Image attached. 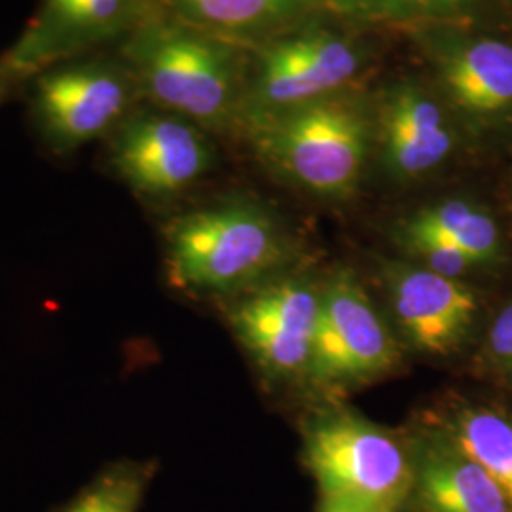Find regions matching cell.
Here are the masks:
<instances>
[{"instance_id": "obj_21", "label": "cell", "mask_w": 512, "mask_h": 512, "mask_svg": "<svg viewBox=\"0 0 512 512\" xmlns=\"http://www.w3.org/2000/svg\"><path fill=\"white\" fill-rule=\"evenodd\" d=\"M490 344L497 359L512 363V306L495 319L494 329L490 334Z\"/></svg>"}, {"instance_id": "obj_19", "label": "cell", "mask_w": 512, "mask_h": 512, "mask_svg": "<svg viewBox=\"0 0 512 512\" xmlns=\"http://www.w3.org/2000/svg\"><path fill=\"white\" fill-rule=\"evenodd\" d=\"M404 236L406 243L427 262V270L435 274L454 279L456 275L463 274L471 264H475L450 239L410 226L404 228Z\"/></svg>"}, {"instance_id": "obj_20", "label": "cell", "mask_w": 512, "mask_h": 512, "mask_svg": "<svg viewBox=\"0 0 512 512\" xmlns=\"http://www.w3.org/2000/svg\"><path fill=\"white\" fill-rule=\"evenodd\" d=\"M385 6L423 16H444L454 14L469 4V0H380Z\"/></svg>"}, {"instance_id": "obj_16", "label": "cell", "mask_w": 512, "mask_h": 512, "mask_svg": "<svg viewBox=\"0 0 512 512\" xmlns=\"http://www.w3.org/2000/svg\"><path fill=\"white\" fill-rule=\"evenodd\" d=\"M458 450L507 495L512 509V421L492 410H467L456 425Z\"/></svg>"}, {"instance_id": "obj_14", "label": "cell", "mask_w": 512, "mask_h": 512, "mask_svg": "<svg viewBox=\"0 0 512 512\" xmlns=\"http://www.w3.org/2000/svg\"><path fill=\"white\" fill-rule=\"evenodd\" d=\"M416 488L423 512H512L507 495L490 475L454 448L425 456Z\"/></svg>"}, {"instance_id": "obj_1", "label": "cell", "mask_w": 512, "mask_h": 512, "mask_svg": "<svg viewBox=\"0 0 512 512\" xmlns=\"http://www.w3.org/2000/svg\"><path fill=\"white\" fill-rule=\"evenodd\" d=\"M143 103L173 112L202 129L228 128L241 110V57L217 37L162 8L120 46Z\"/></svg>"}, {"instance_id": "obj_8", "label": "cell", "mask_w": 512, "mask_h": 512, "mask_svg": "<svg viewBox=\"0 0 512 512\" xmlns=\"http://www.w3.org/2000/svg\"><path fill=\"white\" fill-rule=\"evenodd\" d=\"M359 48L338 33L313 29L285 38L260 55L255 84V116L300 109L348 86L361 69Z\"/></svg>"}, {"instance_id": "obj_15", "label": "cell", "mask_w": 512, "mask_h": 512, "mask_svg": "<svg viewBox=\"0 0 512 512\" xmlns=\"http://www.w3.org/2000/svg\"><path fill=\"white\" fill-rule=\"evenodd\" d=\"M315 0H158L160 8L217 37L238 40L304 14Z\"/></svg>"}, {"instance_id": "obj_6", "label": "cell", "mask_w": 512, "mask_h": 512, "mask_svg": "<svg viewBox=\"0 0 512 512\" xmlns=\"http://www.w3.org/2000/svg\"><path fill=\"white\" fill-rule=\"evenodd\" d=\"M141 105L103 141L105 164L141 198L179 196L213 167V147L194 122Z\"/></svg>"}, {"instance_id": "obj_7", "label": "cell", "mask_w": 512, "mask_h": 512, "mask_svg": "<svg viewBox=\"0 0 512 512\" xmlns=\"http://www.w3.org/2000/svg\"><path fill=\"white\" fill-rule=\"evenodd\" d=\"M158 10V0H40L0 65L25 86L55 63L120 46Z\"/></svg>"}, {"instance_id": "obj_9", "label": "cell", "mask_w": 512, "mask_h": 512, "mask_svg": "<svg viewBox=\"0 0 512 512\" xmlns=\"http://www.w3.org/2000/svg\"><path fill=\"white\" fill-rule=\"evenodd\" d=\"M397 359L389 330L351 274L332 279L321 296L310 366L321 382H353L382 374Z\"/></svg>"}, {"instance_id": "obj_3", "label": "cell", "mask_w": 512, "mask_h": 512, "mask_svg": "<svg viewBox=\"0 0 512 512\" xmlns=\"http://www.w3.org/2000/svg\"><path fill=\"white\" fill-rule=\"evenodd\" d=\"M173 285L194 294L230 293L272 268L281 245L272 220L247 203L194 209L165 226Z\"/></svg>"}, {"instance_id": "obj_12", "label": "cell", "mask_w": 512, "mask_h": 512, "mask_svg": "<svg viewBox=\"0 0 512 512\" xmlns=\"http://www.w3.org/2000/svg\"><path fill=\"white\" fill-rule=\"evenodd\" d=\"M382 143L385 164L395 175L420 177L450 156L454 135L435 99L401 86L385 99Z\"/></svg>"}, {"instance_id": "obj_10", "label": "cell", "mask_w": 512, "mask_h": 512, "mask_svg": "<svg viewBox=\"0 0 512 512\" xmlns=\"http://www.w3.org/2000/svg\"><path fill=\"white\" fill-rule=\"evenodd\" d=\"M321 296L298 283H277L251 294L230 311L241 344L268 370L291 374L310 366Z\"/></svg>"}, {"instance_id": "obj_11", "label": "cell", "mask_w": 512, "mask_h": 512, "mask_svg": "<svg viewBox=\"0 0 512 512\" xmlns=\"http://www.w3.org/2000/svg\"><path fill=\"white\" fill-rule=\"evenodd\" d=\"M389 294L406 334L429 353H448L454 348L476 311L469 289L427 268H393Z\"/></svg>"}, {"instance_id": "obj_5", "label": "cell", "mask_w": 512, "mask_h": 512, "mask_svg": "<svg viewBox=\"0 0 512 512\" xmlns=\"http://www.w3.org/2000/svg\"><path fill=\"white\" fill-rule=\"evenodd\" d=\"M306 465L321 494L372 512L399 511L414 484L410 461L397 439L353 416H332L311 427Z\"/></svg>"}, {"instance_id": "obj_18", "label": "cell", "mask_w": 512, "mask_h": 512, "mask_svg": "<svg viewBox=\"0 0 512 512\" xmlns=\"http://www.w3.org/2000/svg\"><path fill=\"white\" fill-rule=\"evenodd\" d=\"M406 226L450 239L473 262L490 260L497 251V226L484 211L452 200L423 209Z\"/></svg>"}, {"instance_id": "obj_22", "label": "cell", "mask_w": 512, "mask_h": 512, "mask_svg": "<svg viewBox=\"0 0 512 512\" xmlns=\"http://www.w3.org/2000/svg\"><path fill=\"white\" fill-rule=\"evenodd\" d=\"M319 512H372L357 505V503H351L346 499H338V497H327L323 495L321 497V505H319Z\"/></svg>"}, {"instance_id": "obj_2", "label": "cell", "mask_w": 512, "mask_h": 512, "mask_svg": "<svg viewBox=\"0 0 512 512\" xmlns=\"http://www.w3.org/2000/svg\"><path fill=\"white\" fill-rule=\"evenodd\" d=\"M25 86L31 126L55 156L105 141L143 103L135 76L118 50L55 63Z\"/></svg>"}, {"instance_id": "obj_4", "label": "cell", "mask_w": 512, "mask_h": 512, "mask_svg": "<svg viewBox=\"0 0 512 512\" xmlns=\"http://www.w3.org/2000/svg\"><path fill=\"white\" fill-rule=\"evenodd\" d=\"M260 147L296 183L323 196H348L365 164L363 114L344 101H317L256 118Z\"/></svg>"}, {"instance_id": "obj_23", "label": "cell", "mask_w": 512, "mask_h": 512, "mask_svg": "<svg viewBox=\"0 0 512 512\" xmlns=\"http://www.w3.org/2000/svg\"><path fill=\"white\" fill-rule=\"evenodd\" d=\"M19 88H21V84L6 73V69L0 65V105H4Z\"/></svg>"}, {"instance_id": "obj_13", "label": "cell", "mask_w": 512, "mask_h": 512, "mask_svg": "<svg viewBox=\"0 0 512 512\" xmlns=\"http://www.w3.org/2000/svg\"><path fill=\"white\" fill-rule=\"evenodd\" d=\"M442 80L461 109L492 114L512 105V46L478 38L454 48L442 61Z\"/></svg>"}, {"instance_id": "obj_17", "label": "cell", "mask_w": 512, "mask_h": 512, "mask_svg": "<svg viewBox=\"0 0 512 512\" xmlns=\"http://www.w3.org/2000/svg\"><path fill=\"white\" fill-rule=\"evenodd\" d=\"M152 476L150 461H110L55 512H139Z\"/></svg>"}]
</instances>
